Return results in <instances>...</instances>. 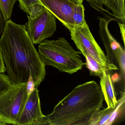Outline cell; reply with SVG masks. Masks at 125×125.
Returning <instances> with one entry per match:
<instances>
[{"mask_svg": "<svg viewBox=\"0 0 125 125\" xmlns=\"http://www.w3.org/2000/svg\"><path fill=\"white\" fill-rule=\"evenodd\" d=\"M0 50L6 71L14 86L27 83L31 76L38 88L44 80L46 66L42 62L25 25L6 21L0 39Z\"/></svg>", "mask_w": 125, "mask_h": 125, "instance_id": "cell-1", "label": "cell"}, {"mask_svg": "<svg viewBox=\"0 0 125 125\" xmlns=\"http://www.w3.org/2000/svg\"><path fill=\"white\" fill-rule=\"evenodd\" d=\"M104 101L100 85L95 81L79 85L45 115V125H91Z\"/></svg>", "mask_w": 125, "mask_h": 125, "instance_id": "cell-2", "label": "cell"}, {"mask_svg": "<svg viewBox=\"0 0 125 125\" xmlns=\"http://www.w3.org/2000/svg\"><path fill=\"white\" fill-rule=\"evenodd\" d=\"M38 52L45 66H51L61 72L72 74L85 65L81 52L75 50L64 38L45 39L39 44Z\"/></svg>", "mask_w": 125, "mask_h": 125, "instance_id": "cell-3", "label": "cell"}, {"mask_svg": "<svg viewBox=\"0 0 125 125\" xmlns=\"http://www.w3.org/2000/svg\"><path fill=\"white\" fill-rule=\"evenodd\" d=\"M27 16L28 22L25 25L33 44H40L56 31V17L42 6L31 7Z\"/></svg>", "mask_w": 125, "mask_h": 125, "instance_id": "cell-4", "label": "cell"}, {"mask_svg": "<svg viewBox=\"0 0 125 125\" xmlns=\"http://www.w3.org/2000/svg\"><path fill=\"white\" fill-rule=\"evenodd\" d=\"M28 96L27 83L13 85L0 95V121L18 125Z\"/></svg>", "mask_w": 125, "mask_h": 125, "instance_id": "cell-5", "label": "cell"}, {"mask_svg": "<svg viewBox=\"0 0 125 125\" xmlns=\"http://www.w3.org/2000/svg\"><path fill=\"white\" fill-rule=\"evenodd\" d=\"M69 32L72 40L83 55H91L110 71L118 69L115 64L109 63L106 55L95 40L87 22L82 26L73 28Z\"/></svg>", "mask_w": 125, "mask_h": 125, "instance_id": "cell-6", "label": "cell"}, {"mask_svg": "<svg viewBox=\"0 0 125 125\" xmlns=\"http://www.w3.org/2000/svg\"><path fill=\"white\" fill-rule=\"evenodd\" d=\"M38 88L29 96L20 118L18 125H45V115L41 108Z\"/></svg>", "mask_w": 125, "mask_h": 125, "instance_id": "cell-7", "label": "cell"}, {"mask_svg": "<svg viewBox=\"0 0 125 125\" xmlns=\"http://www.w3.org/2000/svg\"><path fill=\"white\" fill-rule=\"evenodd\" d=\"M44 7L51 12L70 31L74 27L73 13L76 4L70 0H41Z\"/></svg>", "mask_w": 125, "mask_h": 125, "instance_id": "cell-8", "label": "cell"}, {"mask_svg": "<svg viewBox=\"0 0 125 125\" xmlns=\"http://www.w3.org/2000/svg\"><path fill=\"white\" fill-rule=\"evenodd\" d=\"M98 19L99 36L106 50L107 60L110 56L115 58V54L122 47L112 35L108 28L110 22L114 20L101 17H98Z\"/></svg>", "mask_w": 125, "mask_h": 125, "instance_id": "cell-9", "label": "cell"}, {"mask_svg": "<svg viewBox=\"0 0 125 125\" xmlns=\"http://www.w3.org/2000/svg\"><path fill=\"white\" fill-rule=\"evenodd\" d=\"M125 95L118 100L114 107H107L100 110L93 120L91 125H109L112 124L121 107L125 104Z\"/></svg>", "mask_w": 125, "mask_h": 125, "instance_id": "cell-10", "label": "cell"}, {"mask_svg": "<svg viewBox=\"0 0 125 125\" xmlns=\"http://www.w3.org/2000/svg\"><path fill=\"white\" fill-rule=\"evenodd\" d=\"M100 79V88L107 107H114L117 100L113 82L109 71H104Z\"/></svg>", "mask_w": 125, "mask_h": 125, "instance_id": "cell-11", "label": "cell"}, {"mask_svg": "<svg viewBox=\"0 0 125 125\" xmlns=\"http://www.w3.org/2000/svg\"><path fill=\"white\" fill-rule=\"evenodd\" d=\"M104 6L107 8V10L112 11V14L118 22L125 23L124 0H104Z\"/></svg>", "mask_w": 125, "mask_h": 125, "instance_id": "cell-12", "label": "cell"}, {"mask_svg": "<svg viewBox=\"0 0 125 125\" xmlns=\"http://www.w3.org/2000/svg\"><path fill=\"white\" fill-rule=\"evenodd\" d=\"M84 56L86 59L85 65L90 71L91 76H96L100 78L104 71H110L108 68L99 63L91 55L85 54Z\"/></svg>", "mask_w": 125, "mask_h": 125, "instance_id": "cell-13", "label": "cell"}, {"mask_svg": "<svg viewBox=\"0 0 125 125\" xmlns=\"http://www.w3.org/2000/svg\"><path fill=\"white\" fill-rule=\"evenodd\" d=\"M84 8L82 4H76L73 13V21L75 27L82 26L85 22Z\"/></svg>", "mask_w": 125, "mask_h": 125, "instance_id": "cell-14", "label": "cell"}, {"mask_svg": "<svg viewBox=\"0 0 125 125\" xmlns=\"http://www.w3.org/2000/svg\"><path fill=\"white\" fill-rule=\"evenodd\" d=\"M18 0H0V10L5 21L10 20L14 6Z\"/></svg>", "mask_w": 125, "mask_h": 125, "instance_id": "cell-15", "label": "cell"}, {"mask_svg": "<svg viewBox=\"0 0 125 125\" xmlns=\"http://www.w3.org/2000/svg\"><path fill=\"white\" fill-rule=\"evenodd\" d=\"M86 1L88 2L91 6L104 15L106 18L112 19L117 21V20L113 16V15L103 8V6L104 5V0H86Z\"/></svg>", "mask_w": 125, "mask_h": 125, "instance_id": "cell-16", "label": "cell"}, {"mask_svg": "<svg viewBox=\"0 0 125 125\" xmlns=\"http://www.w3.org/2000/svg\"><path fill=\"white\" fill-rule=\"evenodd\" d=\"M19 3L20 8L21 10L29 15L30 9L35 5H41L43 6L41 0H18Z\"/></svg>", "mask_w": 125, "mask_h": 125, "instance_id": "cell-17", "label": "cell"}, {"mask_svg": "<svg viewBox=\"0 0 125 125\" xmlns=\"http://www.w3.org/2000/svg\"><path fill=\"white\" fill-rule=\"evenodd\" d=\"M13 86L8 75L0 73V95L10 89Z\"/></svg>", "mask_w": 125, "mask_h": 125, "instance_id": "cell-18", "label": "cell"}, {"mask_svg": "<svg viewBox=\"0 0 125 125\" xmlns=\"http://www.w3.org/2000/svg\"><path fill=\"white\" fill-rule=\"evenodd\" d=\"M125 50L122 47L117 52L115 55V58L118 63L124 78L125 75Z\"/></svg>", "mask_w": 125, "mask_h": 125, "instance_id": "cell-19", "label": "cell"}, {"mask_svg": "<svg viewBox=\"0 0 125 125\" xmlns=\"http://www.w3.org/2000/svg\"><path fill=\"white\" fill-rule=\"evenodd\" d=\"M27 84V91L28 96H29L33 92L35 88V83L32 77H30Z\"/></svg>", "mask_w": 125, "mask_h": 125, "instance_id": "cell-20", "label": "cell"}, {"mask_svg": "<svg viewBox=\"0 0 125 125\" xmlns=\"http://www.w3.org/2000/svg\"><path fill=\"white\" fill-rule=\"evenodd\" d=\"M6 21L5 20L0 10V35L2 34L5 26Z\"/></svg>", "mask_w": 125, "mask_h": 125, "instance_id": "cell-21", "label": "cell"}, {"mask_svg": "<svg viewBox=\"0 0 125 125\" xmlns=\"http://www.w3.org/2000/svg\"><path fill=\"white\" fill-rule=\"evenodd\" d=\"M118 26L120 28V31L121 34L122 40L124 44L125 45V23H122L121 22H117Z\"/></svg>", "mask_w": 125, "mask_h": 125, "instance_id": "cell-22", "label": "cell"}, {"mask_svg": "<svg viewBox=\"0 0 125 125\" xmlns=\"http://www.w3.org/2000/svg\"><path fill=\"white\" fill-rule=\"evenodd\" d=\"M6 72V68L0 50V73H4Z\"/></svg>", "mask_w": 125, "mask_h": 125, "instance_id": "cell-23", "label": "cell"}, {"mask_svg": "<svg viewBox=\"0 0 125 125\" xmlns=\"http://www.w3.org/2000/svg\"><path fill=\"white\" fill-rule=\"evenodd\" d=\"M72 2L76 4H82L84 0H70Z\"/></svg>", "mask_w": 125, "mask_h": 125, "instance_id": "cell-24", "label": "cell"}, {"mask_svg": "<svg viewBox=\"0 0 125 125\" xmlns=\"http://www.w3.org/2000/svg\"><path fill=\"white\" fill-rule=\"evenodd\" d=\"M6 123H4V122H2V121H0V125H6Z\"/></svg>", "mask_w": 125, "mask_h": 125, "instance_id": "cell-25", "label": "cell"}]
</instances>
